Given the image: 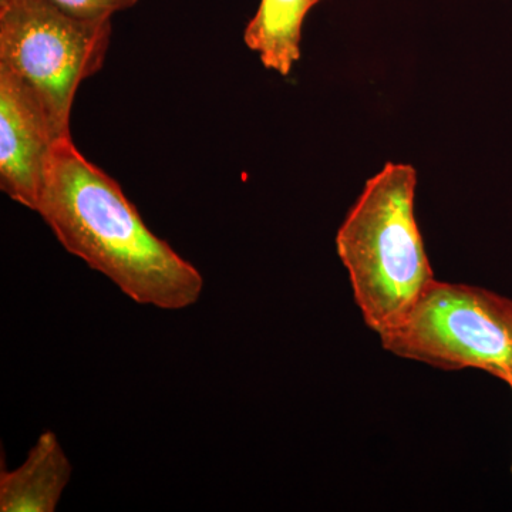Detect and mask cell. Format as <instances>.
Returning <instances> with one entry per match:
<instances>
[{
    "instance_id": "6da1fadb",
    "label": "cell",
    "mask_w": 512,
    "mask_h": 512,
    "mask_svg": "<svg viewBox=\"0 0 512 512\" xmlns=\"http://www.w3.org/2000/svg\"><path fill=\"white\" fill-rule=\"evenodd\" d=\"M36 212L69 254L138 305L183 311L200 301L201 272L147 227L121 185L72 137L56 143Z\"/></svg>"
},
{
    "instance_id": "7a4b0ae2",
    "label": "cell",
    "mask_w": 512,
    "mask_h": 512,
    "mask_svg": "<svg viewBox=\"0 0 512 512\" xmlns=\"http://www.w3.org/2000/svg\"><path fill=\"white\" fill-rule=\"evenodd\" d=\"M417 171L387 163L366 181L336 234L353 299L373 332L393 328L434 281L416 214Z\"/></svg>"
},
{
    "instance_id": "3957f363",
    "label": "cell",
    "mask_w": 512,
    "mask_h": 512,
    "mask_svg": "<svg viewBox=\"0 0 512 512\" xmlns=\"http://www.w3.org/2000/svg\"><path fill=\"white\" fill-rule=\"evenodd\" d=\"M379 339L402 359L447 372L483 370L504 380L512 375V299L436 279Z\"/></svg>"
},
{
    "instance_id": "277c9868",
    "label": "cell",
    "mask_w": 512,
    "mask_h": 512,
    "mask_svg": "<svg viewBox=\"0 0 512 512\" xmlns=\"http://www.w3.org/2000/svg\"><path fill=\"white\" fill-rule=\"evenodd\" d=\"M111 20L80 19L49 0H0V64L35 90L62 137L80 84L100 72Z\"/></svg>"
},
{
    "instance_id": "5b68a950",
    "label": "cell",
    "mask_w": 512,
    "mask_h": 512,
    "mask_svg": "<svg viewBox=\"0 0 512 512\" xmlns=\"http://www.w3.org/2000/svg\"><path fill=\"white\" fill-rule=\"evenodd\" d=\"M57 131L35 90L0 64V190L37 211Z\"/></svg>"
},
{
    "instance_id": "8992f818",
    "label": "cell",
    "mask_w": 512,
    "mask_h": 512,
    "mask_svg": "<svg viewBox=\"0 0 512 512\" xmlns=\"http://www.w3.org/2000/svg\"><path fill=\"white\" fill-rule=\"evenodd\" d=\"M72 474L55 431H43L22 466L0 473V512H55Z\"/></svg>"
},
{
    "instance_id": "52a82bcc",
    "label": "cell",
    "mask_w": 512,
    "mask_h": 512,
    "mask_svg": "<svg viewBox=\"0 0 512 512\" xmlns=\"http://www.w3.org/2000/svg\"><path fill=\"white\" fill-rule=\"evenodd\" d=\"M322 0H261L244 30V42L265 69L288 76L301 59L306 16Z\"/></svg>"
},
{
    "instance_id": "ba28073f",
    "label": "cell",
    "mask_w": 512,
    "mask_h": 512,
    "mask_svg": "<svg viewBox=\"0 0 512 512\" xmlns=\"http://www.w3.org/2000/svg\"><path fill=\"white\" fill-rule=\"evenodd\" d=\"M49 2L76 18L111 20L116 13L134 8L138 0H49Z\"/></svg>"
},
{
    "instance_id": "9c48e42d",
    "label": "cell",
    "mask_w": 512,
    "mask_h": 512,
    "mask_svg": "<svg viewBox=\"0 0 512 512\" xmlns=\"http://www.w3.org/2000/svg\"><path fill=\"white\" fill-rule=\"evenodd\" d=\"M503 382L508 384V387H510L511 392H512V375L505 377ZM511 473H512V464H511Z\"/></svg>"
}]
</instances>
